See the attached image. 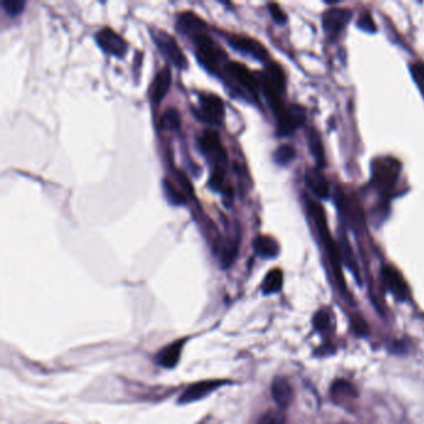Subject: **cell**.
Segmentation results:
<instances>
[{"instance_id": "obj_1", "label": "cell", "mask_w": 424, "mask_h": 424, "mask_svg": "<svg viewBox=\"0 0 424 424\" xmlns=\"http://www.w3.org/2000/svg\"><path fill=\"white\" fill-rule=\"evenodd\" d=\"M306 204H307V211L311 214V217L315 222L316 228L319 230L321 239L325 244L326 252L327 255L330 258L331 265L334 267L336 277L337 280L342 284L344 279H342V272H341V254L340 247L339 244L331 237L330 230H329V224H327V219H326L325 211L321 206L320 203L312 201L310 198H306Z\"/></svg>"}, {"instance_id": "obj_2", "label": "cell", "mask_w": 424, "mask_h": 424, "mask_svg": "<svg viewBox=\"0 0 424 424\" xmlns=\"http://www.w3.org/2000/svg\"><path fill=\"white\" fill-rule=\"evenodd\" d=\"M259 85L267 97V102L275 114L282 110L285 104L282 102V95L285 94V73L280 65L270 63L262 74L259 75Z\"/></svg>"}, {"instance_id": "obj_3", "label": "cell", "mask_w": 424, "mask_h": 424, "mask_svg": "<svg viewBox=\"0 0 424 424\" xmlns=\"http://www.w3.org/2000/svg\"><path fill=\"white\" fill-rule=\"evenodd\" d=\"M401 162L393 157H377L371 166L373 187L382 194L390 196L398 182L401 174Z\"/></svg>"}, {"instance_id": "obj_4", "label": "cell", "mask_w": 424, "mask_h": 424, "mask_svg": "<svg viewBox=\"0 0 424 424\" xmlns=\"http://www.w3.org/2000/svg\"><path fill=\"white\" fill-rule=\"evenodd\" d=\"M193 43L196 45V55L198 60L202 63L207 69L214 70L217 68L218 63L224 56L222 48L204 33H198L192 36Z\"/></svg>"}, {"instance_id": "obj_5", "label": "cell", "mask_w": 424, "mask_h": 424, "mask_svg": "<svg viewBox=\"0 0 424 424\" xmlns=\"http://www.w3.org/2000/svg\"><path fill=\"white\" fill-rule=\"evenodd\" d=\"M152 38L158 46V49L162 51V54L167 58L178 69H187L188 61L186 55L183 54L182 49L179 48L176 39L172 35L167 34L163 30L152 31Z\"/></svg>"}, {"instance_id": "obj_6", "label": "cell", "mask_w": 424, "mask_h": 424, "mask_svg": "<svg viewBox=\"0 0 424 424\" xmlns=\"http://www.w3.org/2000/svg\"><path fill=\"white\" fill-rule=\"evenodd\" d=\"M275 117H277L279 134L289 136L294 134L296 129L305 122V109L299 105H289L275 112Z\"/></svg>"}, {"instance_id": "obj_7", "label": "cell", "mask_w": 424, "mask_h": 424, "mask_svg": "<svg viewBox=\"0 0 424 424\" xmlns=\"http://www.w3.org/2000/svg\"><path fill=\"white\" fill-rule=\"evenodd\" d=\"M226 107L224 102L217 95L201 94V109L197 116L199 119L211 124H221L224 120Z\"/></svg>"}, {"instance_id": "obj_8", "label": "cell", "mask_w": 424, "mask_h": 424, "mask_svg": "<svg viewBox=\"0 0 424 424\" xmlns=\"http://www.w3.org/2000/svg\"><path fill=\"white\" fill-rule=\"evenodd\" d=\"M352 13L349 9L331 8L322 15V26L325 34L330 40H336L350 21Z\"/></svg>"}, {"instance_id": "obj_9", "label": "cell", "mask_w": 424, "mask_h": 424, "mask_svg": "<svg viewBox=\"0 0 424 424\" xmlns=\"http://www.w3.org/2000/svg\"><path fill=\"white\" fill-rule=\"evenodd\" d=\"M96 41L106 54L112 55L116 58H122L129 48L126 40L111 28L100 30L96 34Z\"/></svg>"}, {"instance_id": "obj_10", "label": "cell", "mask_w": 424, "mask_h": 424, "mask_svg": "<svg viewBox=\"0 0 424 424\" xmlns=\"http://www.w3.org/2000/svg\"><path fill=\"white\" fill-rule=\"evenodd\" d=\"M199 144L202 148L203 152L208 154L209 157H212L216 163H217V168H223V166L227 164V153L223 149L219 134L216 131L212 129H207L203 132L201 139H199Z\"/></svg>"}, {"instance_id": "obj_11", "label": "cell", "mask_w": 424, "mask_h": 424, "mask_svg": "<svg viewBox=\"0 0 424 424\" xmlns=\"http://www.w3.org/2000/svg\"><path fill=\"white\" fill-rule=\"evenodd\" d=\"M226 70H227L228 75L233 80H235L238 84L243 86L250 94L257 96L259 83H258L255 75L253 74L252 71L248 69L245 65L237 63V61H229L226 65Z\"/></svg>"}, {"instance_id": "obj_12", "label": "cell", "mask_w": 424, "mask_h": 424, "mask_svg": "<svg viewBox=\"0 0 424 424\" xmlns=\"http://www.w3.org/2000/svg\"><path fill=\"white\" fill-rule=\"evenodd\" d=\"M230 44L238 51H240L243 54L249 55L254 59L260 60V61L267 60V56H269L267 48L260 41L249 38V36L233 35L230 38Z\"/></svg>"}, {"instance_id": "obj_13", "label": "cell", "mask_w": 424, "mask_h": 424, "mask_svg": "<svg viewBox=\"0 0 424 424\" xmlns=\"http://www.w3.org/2000/svg\"><path fill=\"white\" fill-rule=\"evenodd\" d=\"M382 279L385 282L386 287L400 300H406L407 296L410 294L408 285L406 282L405 277H402L395 267L386 265L382 270Z\"/></svg>"}, {"instance_id": "obj_14", "label": "cell", "mask_w": 424, "mask_h": 424, "mask_svg": "<svg viewBox=\"0 0 424 424\" xmlns=\"http://www.w3.org/2000/svg\"><path fill=\"white\" fill-rule=\"evenodd\" d=\"M226 383H227V381H203V382H198V383L189 386L187 390L183 392V395L181 396V398L178 402L181 405H186V403H191L194 401L202 400L211 392L217 390L218 387L226 385Z\"/></svg>"}, {"instance_id": "obj_15", "label": "cell", "mask_w": 424, "mask_h": 424, "mask_svg": "<svg viewBox=\"0 0 424 424\" xmlns=\"http://www.w3.org/2000/svg\"><path fill=\"white\" fill-rule=\"evenodd\" d=\"M172 85V71L164 66L153 80L152 86H151V99L154 104H161L162 100L166 97L168 91L171 89Z\"/></svg>"}, {"instance_id": "obj_16", "label": "cell", "mask_w": 424, "mask_h": 424, "mask_svg": "<svg viewBox=\"0 0 424 424\" xmlns=\"http://www.w3.org/2000/svg\"><path fill=\"white\" fill-rule=\"evenodd\" d=\"M305 182L306 186L321 199H326L330 196V186L321 168H309L305 173Z\"/></svg>"}, {"instance_id": "obj_17", "label": "cell", "mask_w": 424, "mask_h": 424, "mask_svg": "<svg viewBox=\"0 0 424 424\" xmlns=\"http://www.w3.org/2000/svg\"><path fill=\"white\" fill-rule=\"evenodd\" d=\"M272 398L282 408L289 407L294 398V391L290 382L284 377H277L272 385Z\"/></svg>"}, {"instance_id": "obj_18", "label": "cell", "mask_w": 424, "mask_h": 424, "mask_svg": "<svg viewBox=\"0 0 424 424\" xmlns=\"http://www.w3.org/2000/svg\"><path fill=\"white\" fill-rule=\"evenodd\" d=\"M254 250L259 257L264 258V259H272V258L277 257L280 248L274 238L269 237V235H259L254 240Z\"/></svg>"}, {"instance_id": "obj_19", "label": "cell", "mask_w": 424, "mask_h": 424, "mask_svg": "<svg viewBox=\"0 0 424 424\" xmlns=\"http://www.w3.org/2000/svg\"><path fill=\"white\" fill-rule=\"evenodd\" d=\"M183 341H177L172 345L164 347L159 354H158V364L163 366V367H174L177 365L178 361L181 359V354H182Z\"/></svg>"}, {"instance_id": "obj_20", "label": "cell", "mask_w": 424, "mask_h": 424, "mask_svg": "<svg viewBox=\"0 0 424 424\" xmlns=\"http://www.w3.org/2000/svg\"><path fill=\"white\" fill-rule=\"evenodd\" d=\"M204 26V21L192 11L183 13L178 18V28L182 30L183 33H192V36L198 33H203Z\"/></svg>"}, {"instance_id": "obj_21", "label": "cell", "mask_w": 424, "mask_h": 424, "mask_svg": "<svg viewBox=\"0 0 424 424\" xmlns=\"http://www.w3.org/2000/svg\"><path fill=\"white\" fill-rule=\"evenodd\" d=\"M309 148L310 152L317 163V167L322 168L326 164L325 151H324V144L321 141L320 134H317L315 129H309Z\"/></svg>"}, {"instance_id": "obj_22", "label": "cell", "mask_w": 424, "mask_h": 424, "mask_svg": "<svg viewBox=\"0 0 424 424\" xmlns=\"http://www.w3.org/2000/svg\"><path fill=\"white\" fill-rule=\"evenodd\" d=\"M282 279L284 277H282V272L280 269H274L272 272H267V277L263 282V292L270 295V294H275L277 291L282 290Z\"/></svg>"}, {"instance_id": "obj_23", "label": "cell", "mask_w": 424, "mask_h": 424, "mask_svg": "<svg viewBox=\"0 0 424 424\" xmlns=\"http://www.w3.org/2000/svg\"><path fill=\"white\" fill-rule=\"evenodd\" d=\"M163 188H164V193H166L169 202L176 204V206H182V204L187 203L186 194L181 189H178L167 178L163 182Z\"/></svg>"}, {"instance_id": "obj_24", "label": "cell", "mask_w": 424, "mask_h": 424, "mask_svg": "<svg viewBox=\"0 0 424 424\" xmlns=\"http://www.w3.org/2000/svg\"><path fill=\"white\" fill-rule=\"evenodd\" d=\"M295 156V148L290 146V144H282L274 152V159L280 166H286V164L292 162Z\"/></svg>"}, {"instance_id": "obj_25", "label": "cell", "mask_w": 424, "mask_h": 424, "mask_svg": "<svg viewBox=\"0 0 424 424\" xmlns=\"http://www.w3.org/2000/svg\"><path fill=\"white\" fill-rule=\"evenodd\" d=\"M331 392L335 398H347V397L352 398L356 396L355 387L347 381H336L332 385Z\"/></svg>"}, {"instance_id": "obj_26", "label": "cell", "mask_w": 424, "mask_h": 424, "mask_svg": "<svg viewBox=\"0 0 424 424\" xmlns=\"http://www.w3.org/2000/svg\"><path fill=\"white\" fill-rule=\"evenodd\" d=\"M161 127L164 129H178L181 127V115L176 109H168L162 115Z\"/></svg>"}, {"instance_id": "obj_27", "label": "cell", "mask_w": 424, "mask_h": 424, "mask_svg": "<svg viewBox=\"0 0 424 424\" xmlns=\"http://www.w3.org/2000/svg\"><path fill=\"white\" fill-rule=\"evenodd\" d=\"M410 75L424 97V61H415L410 65Z\"/></svg>"}, {"instance_id": "obj_28", "label": "cell", "mask_w": 424, "mask_h": 424, "mask_svg": "<svg viewBox=\"0 0 424 424\" xmlns=\"http://www.w3.org/2000/svg\"><path fill=\"white\" fill-rule=\"evenodd\" d=\"M342 239L344 240L341 242V245H339L340 247L341 260H344V263L347 267H350L351 270H356L355 258H354V254L351 250L350 244L346 240V238H342Z\"/></svg>"}, {"instance_id": "obj_29", "label": "cell", "mask_w": 424, "mask_h": 424, "mask_svg": "<svg viewBox=\"0 0 424 424\" xmlns=\"http://www.w3.org/2000/svg\"><path fill=\"white\" fill-rule=\"evenodd\" d=\"M1 5H3V9L8 14L11 15V16H16L24 10L25 1L24 0H3Z\"/></svg>"}, {"instance_id": "obj_30", "label": "cell", "mask_w": 424, "mask_h": 424, "mask_svg": "<svg viewBox=\"0 0 424 424\" xmlns=\"http://www.w3.org/2000/svg\"><path fill=\"white\" fill-rule=\"evenodd\" d=\"M357 25L359 28L364 30V31H369V33H376V24L370 13H362L360 15V18L357 20Z\"/></svg>"}, {"instance_id": "obj_31", "label": "cell", "mask_w": 424, "mask_h": 424, "mask_svg": "<svg viewBox=\"0 0 424 424\" xmlns=\"http://www.w3.org/2000/svg\"><path fill=\"white\" fill-rule=\"evenodd\" d=\"M259 424H285V417L282 412L270 410L263 415Z\"/></svg>"}, {"instance_id": "obj_32", "label": "cell", "mask_w": 424, "mask_h": 424, "mask_svg": "<svg viewBox=\"0 0 424 424\" xmlns=\"http://www.w3.org/2000/svg\"><path fill=\"white\" fill-rule=\"evenodd\" d=\"M314 325L316 329L320 331H326L330 327V316L326 311H320L315 315L314 319Z\"/></svg>"}, {"instance_id": "obj_33", "label": "cell", "mask_w": 424, "mask_h": 424, "mask_svg": "<svg viewBox=\"0 0 424 424\" xmlns=\"http://www.w3.org/2000/svg\"><path fill=\"white\" fill-rule=\"evenodd\" d=\"M269 11L272 14V19L277 21V24H285L286 23V14L282 11V8L275 3L269 4Z\"/></svg>"}, {"instance_id": "obj_34", "label": "cell", "mask_w": 424, "mask_h": 424, "mask_svg": "<svg viewBox=\"0 0 424 424\" xmlns=\"http://www.w3.org/2000/svg\"><path fill=\"white\" fill-rule=\"evenodd\" d=\"M177 178L179 183H181V188L183 191L189 193V194H193V186L192 183L189 182V179L182 172L177 173Z\"/></svg>"}, {"instance_id": "obj_35", "label": "cell", "mask_w": 424, "mask_h": 424, "mask_svg": "<svg viewBox=\"0 0 424 424\" xmlns=\"http://www.w3.org/2000/svg\"><path fill=\"white\" fill-rule=\"evenodd\" d=\"M340 424H345V423H340Z\"/></svg>"}]
</instances>
